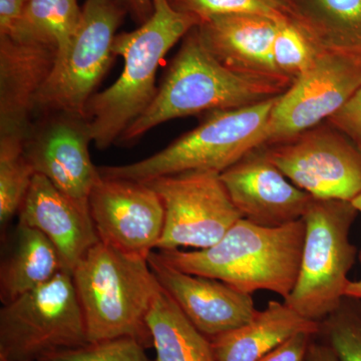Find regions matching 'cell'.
<instances>
[{
	"label": "cell",
	"mask_w": 361,
	"mask_h": 361,
	"mask_svg": "<svg viewBox=\"0 0 361 361\" xmlns=\"http://www.w3.org/2000/svg\"><path fill=\"white\" fill-rule=\"evenodd\" d=\"M154 13L134 32L116 35L113 51L123 68L108 89L97 92L85 106L92 141L104 149L118 142L125 130L147 110L156 97V75L161 61L180 39L201 23L178 11L170 0H153Z\"/></svg>",
	"instance_id": "1"
},
{
	"label": "cell",
	"mask_w": 361,
	"mask_h": 361,
	"mask_svg": "<svg viewBox=\"0 0 361 361\" xmlns=\"http://www.w3.org/2000/svg\"><path fill=\"white\" fill-rule=\"evenodd\" d=\"M305 223L262 227L241 218L215 245L203 250H161L168 264L214 278L243 293L269 291L287 298L298 276Z\"/></svg>",
	"instance_id": "2"
},
{
	"label": "cell",
	"mask_w": 361,
	"mask_h": 361,
	"mask_svg": "<svg viewBox=\"0 0 361 361\" xmlns=\"http://www.w3.org/2000/svg\"><path fill=\"white\" fill-rule=\"evenodd\" d=\"M287 89L286 85L242 75L223 66L206 49L196 26L183 39L153 102L118 142L132 145L169 121L251 106L280 96Z\"/></svg>",
	"instance_id": "3"
},
{
	"label": "cell",
	"mask_w": 361,
	"mask_h": 361,
	"mask_svg": "<svg viewBox=\"0 0 361 361\" xmlns=\"http://www.w3.org/2000/svg\"><path fill=\"white\" fill-rule=\"evenodd\" d=\"M89 342L133 337L153 346L147 316L161 286L148 259L99 241L71 272Z\"/></svg>",
	"instance_id": "4"
},
{
	"label": "cell",
	"mask_w": 361,
	"mask_h": 361,
	"mask_svg": "<svg viewBox=\"0 0 361 361\" xmlns=\"http://www.w3.org/2000/svg\"><path fill=\"white\" fill-rule=\"evenodd\" d=\"M277 97L242 108L209 111L198 127L144 160L97 167L111 179L149 182L193 170L221 174L255 149L265 147L266 129Z\"/></svg>",
	"instance_id": "5"
},
{
	"label": "cell",
	"mask_w": 361,
	"mask_h": 361,
	"mask_svg": "<svg viewBox=\"0 0 361 361\" xmlns=\"http://www.w3.org/2000/svg\"><path fill=\"white\" fill-rule=\"evenodd\" d=\"M357 214L353 202L313 198L304 215L300 268L283 301L306 319L322 322L345 296L357 252L349 239Z\"/></svg>",
	"instance_id": "6"
},
{
	"label": "cell",
	"mask_w": 361,
	"mask_h": 361,
	"mask_svg": "<svg viewBox=\"0 0 361 361\" xmlns=\"http://www.w3.org/2000/svg\"><path fill=\"white\" fill-rule=\"evenodd\" d=\"M87 343L84 313L68 271L0 310V361H39Z\"/></svg>",
	"instance_id": "7"
},
{
	"label": "cell",
	"mask_w": 361,
	"mask_h": 361,
	"mask_svg": "<svg viewBox=\"0 0 361 361\" xmlns=\"http://www.w3.org/2000/svg\"><path fill=\"white\" fill-rule=\"evenodd\" d=\"M126 11L122 0L85 1L80 27L37 97V115L84 116L87 102L115 59L114 42Z\"/></svg>",
	"instance_id": "8"
},
{
	"label": "cell",
	"mask_w": 361,
	"mask_h": 361,
	"mask_svg": "<svg viewBox=\"0 0 361 361\" xmlns=\"http://www.w3.org/2000/svg\"><path fill=\"white\" fill-rule=\"evenodd\" d=\"M146 183L159 194L165 210L157 250L209 248L242 218L214 171H187Z\"/></svg>",
	"instance_id": "9"
},
{
	"label": "cell",
	"mask_w": 361,
	"mask_h": 361,
	"mask_svg": "<svg viewBox=\"0 0 361 361\" xmlns=\"http://www.w3.org/2000/svg\"><path fill=\"white\" fill-rule=\"evenodd\" d=\"M295 186L315 199L353 202L361 194V148L332 126L263 147Z\"/></svg>",
	"instance_id": "10"
},
{
	"label": "cell",
	"mask_w": 361,
	"mask_h": 361,
	"mask_svg": "<svg viewBox=\"0 0 361 361\" xmlns=\"http://www.w3.org/2000/svg\"><path fill=\"white\" fill-rule=\"evenodd\" d=\"M361 87V61L320 51L312 66L278 96L266 129L265 147L329 120Z\"/></svg>",
	"instance_id": "11"
},
{
	"label": "cell",
	"mask_w": 361,
	"mask_h": 361,
	"mask_svg": "<svg viewBox=\"0 0 361 361\" xmlns=\"http://www.w3.org/2000/svg\"><path fill=\"white\" fill-rule=\"evenodd\" d=\"M99 241L130 255L148 259L165 225L160 196L148 183L99 175L89 199Z\"/></svg>",
	"instance_id": "12"
},
{
	"label": "cell",
	"mask_w": 361,
	"mask_h": 361,
	"mask_svg": "<svg viewBox=\"0 0 361 361\" xmlns=\"http://www.w3.org/2000/svg\"><path fill=\"white\" fill-rule=\"evenodd\" d=\"M37 116L25 139L26 158L37 174L44 176L61 193L90 210V192L99 173L90 156L89 123L84 116L71 114Z\"/></svg>",
	"instance_id": "13"
},
{
	"label": "cell",
	"mask_w": 361,
	"mask_h": 361,
	"mask_svg": "<svg viewBox=\"0 0 361 361\" xmlns=\"http://www.w3.org/2000/svg\"><path fill=\"white\" fill-rule=\"evenodd\" d=\"M220 178L242 218L262 227L303 219L313 200L268 159L263 148L251 152Z\"/></svg>",
	"instance_id": "14"
},
{
	"label": "cell",
	"mask_w": 361,
	"mask_h": 361,
	"mask_svg": "<svg viewBox=\"0 0 361 361\" xmlns=\"http://www.w3.org/2000/svg\"><path fill=\"white\" fill-rule=\"evenodd\" d=\"M148 261L161 288L209 339L245 324L258 312L251 294L214 278L183 272L168 264L156 250Z\"/></svg>",
	"instance_id": "15"
},
{
	"label": "cell",
	"mask_w": 361,
	"mask_h": 361,
	"mask_svg": "<svg viewBox=\"0 0 361 361\" xmlns=\"http://www.w3.org/2000/svg\"><path fill=\"white\" fill-rule=\"evenodd\" d=\"M56 59L54 47L0 37V137L25 139Z\"/></svg>",
	"instance_id": "16"
},
{
	"label": "cell",
	"mask_w": 361,
	"mask_h": 361,
	"mask_svg": "<svg viewBox=\"0 0 361 361\" xmlns=\"http://www.w3.org/2000/svg\"><path fill=\"white\" fill-rule=\"evenodd\" d=\"M280 23L256 14L213 16L197 26L207 49L230 70L290 87L278 73L272 49Z\"/></svg>",
	"instance_id": "17"
},
{
	"label": "cell",
	"mask_w": 361,
	"mask_h": 361,
	"mask_svg": "<svg viewBox=\"0 0 361 361\" xmlns=\"http://www.w3.org/2000/svg\"><path fill=\"white\" fill-rule=\"evenodd\" d=\"M18 216V223L47 237L71 274L80 259L99 242L90 210L61 193L42 175L33 177Z\"/></svg>",
	"instance_id": "18"
},
{
	"label": "cell",
	"mask_w": 361,
	"mask_h": 361,
	"mask_svg": "<svg viewBox=\"0 0 361 361\" xmlns=\"http://www.w3.org/2000/svg\"><path fill=\"white\" fill-rule=\"evenodd\" d=\"M319 330L320 322L306 319L284 301L272 300L250 322L210 341L216 361H260L295 334L318 336Z\"/></svg>",
	"instance_id": "19"
},
{
	"label": "cell",
	"mask_w": 361,
	"mask_h": 361,
	"mask_svg": "<svg viewBox=\"0 0 361 361\" xmlns=\"http://www.w3.org/2000/svg\"><path fill=\"white\" fill-rule=\"evenodd\" d=\"M66 271L54 244L42 232L21 223L6 235L0 262L2 305L42 286Z\"/></svg>",
	"instance_id": "20"
},
{
	"label": "cell",
	"mask_w": 361,
	"mask_h": 361,
	"mask_svg": "<svg viewBox=\"0 0 361 361\" xmlns=\"http://www.w3.org/2000/svg\"><path fill=\"white\" fill-rule=\"evenodd\" d=\"M291 20L322 51L361 61V0H289Z\"/></svg>",
	"instance_id": "21"
},
{
	"label": "cell",
	"mask_w": 361,
	"mask_h": 361,
	"mask_svg": "<svg viewBox=\"0 0 361 361\" xmlns=\"http://www.w3.org/2000/svg\"><path fill=\"white\" fill-rule=\"evenodd\" d=\"M157 361H216L208 337L189 322L160 288L147 316Z\"/></svg>",
	"instance_id": "22"
},
{
	"label": "cell",
	"mask_w": 361,
	"mask_h": 361,
	"mask_svg": "<svg viewBox=\"0 0 361 361\" xmlns=\"http://www.w3.org/2000/svg\"><path fill=\"white\" fill-rule=\"evenodd\" d=\"M82 16L78 0H30L6 35L54 47L59 59L68 51Z\"/></svg>",
	"instance_id": "23"
},
{
	"label": "cell",
	"mask_w": 361,
	"mask_h": 361,
	"mask_svg": "<svg viewBox=\"0 0 361 361\" xmlns=\"http://www.w3.org/2000/svg\"><path fill=\"white\" fill-rule=\"evenodd\" d=\"M37 174L25 153V139L0 137V226L6 233L18 215Z\"/></svg>",
	"instance_id": "24"
},
{
	"label": "cell",
	"mask_w": 361,
	"mask_h": 361,
	"mask_svg": "<svg viewBox=\"0 0 361 361\" xmlns=\"http://www.w3.org/2000/svg\"><path fill=\"white\" fill-rule=\"evenodd\" d=\"M322 336L338 361H361V301L344 296L331 314L320 322Z\"/></svg>",
	"instance_id": "25"
},
{
	"label": "cell",
	"mask_w": 361,
	"mask_h": 361,
	"mask_svg": "<svg viewBox=\"0 0 361 361\" xmlns=\"http://www.w3.org/2000/svg\"><path fill=\"white\" fill-rule=\"evenodd\" d=\"M320 51L293 21L278 25L273 42V63L278 73L292 84L314 63Z\"/></svg>",
	"instance_id": "26"
},
{
	"label": "cell",
	"mask_w": 361,
	"mask_h": 361,
	"mask_svg": "<svg viewBox=\"0 0 361 361\" xmlns=\"http://www.w3.org/2000/svg\"><path fill=\"white\" fill-rule=\"evenodd\" d=\"M178 11L192 14L202 21L225 14L248 13L265 16L277 23L291 20L289 0H172Z\"/></svg>",
	"instance_id": "27"
},
{
	"label": "cell",
	"mask_w": 361,
	"mask_h": 361,
	"mask_svg": "<svg viewBox=\"0 0 361 361\" xmlns=\"http://www.w3.org/2000/svg\"><path fill=\"white\" fill-rule=\"evenodd\" d=\"M146 348L133 337L89 342L82 348L59 351L39 361H151Z\"/></svg>",
	"instance_id": "28"
},
{
	"label": "cell",
	"mask_w": 361,
	"mask_h": 361,
	"mask_svg": "<svg viewBox=\"0 0 361 361\" xmlns=\"http://www.w3.org/2000/svg\"><path fill=\"white\" fill-rule=\"evenodd\" d=\"M327 121L361 148V87Z\"/></svg>",
	"instance_id": "29"
},
{
	"label": "cell",
	"mask_w": 361,
	"mask_h": 361,
	"mask_svg": "<svg viewBox=\"0 0 361 361\" xmlns=\"http://www.w3.org/2000/svg\"><path fill=\"white\" fill-rule=\"evenodd\" d=\"M316 334L300 332L287 339L260 361H306L311 342Z\"/></svg>",
	"instance_id": "30"
},
{
	"label": "cell",
	"mask_w": 361,
	"mask_h": 361,
	"mask_svg": "<svg viewBox=\"0 0 361 361\" xmlns=\"http://www.w3.org/2000/svg\"><path fill=\"white\" fill-rule=\"evenodd\" d=\"M30 0H0V35H6Z\"/></svg>",
	"instance_id": "31"
},
{
	"label": "cell",
	"mask_w": 361,
	"mask_h": 361,
	"mask_svg": "<svg viewBox=\"0 0 361 361\" xmlns=\"http://www.w3.org/2000/svg\"><path fill=\"white\" fill-rule=\"evenodd\" d=\"M137 23H146L154 13L153 0H122Z\"/></svg>",
	"instance_id": "32"
},
{
	"label": "cell",
	"mask_w": 361,
	"mask_h": 361,
	"mask_svg": "<svg viewBox=\"0 0 361 361\" xmlns=\"http://www.w3.org/2000/svg\"><path fill=\"white\" fill-rule=\"evenodd\" d=\"M306 361H338L336 353L326 342L312 341Z\"/></svg>",
	"instance_id": "33"
},
{
	"label": "cell",
	"mask_w": 361,
	"mask_h": 361,
	"mask_svg": "<svg viewBox=\"0 0 361 361\" xmlns=\"http://www.w3.org/2000/svg\"><path fill=\"white\" fill-rule=\"evenodd\" d=\"M353 204L361 215V194L356 197L355 200L353 201ZM345 296L353 297V298L361 301V278L360 280L349 282L348 288H346Z\"/></svg>",
	"instance_id": "34"
},
{
	"label": "cell",
	"mask_w": 361,
	"mask_h": 361,
	"mask_svg": "<svg viewBox=\"0 0 361 361\" xmlns=\"http://www.w3.org/2000/svg\"><path fill=\"white\" fill-rule=\"evenodd\" d=\"M170 1H172V0H170Z\"/></svg>",
	"instance_id": "35"
}]
</instances>
